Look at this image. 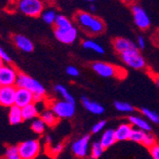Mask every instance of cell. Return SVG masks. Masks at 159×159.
Here are the masks:
<instances>
[{
  "label": "cell",
  "instance_id": "obj_1",
  "mask_svg": "<svg viewBox=\"0 0 159 159\" xmlns=\"http://www.w3.org/2000/svg\"><path fill=\"white\" fill-rule=\"evenodd\" d=\"M75 20L82 31L89 34H100L106 29V25L102 19L87 11H77L75 16Z\"/></svg>",
  "mask_w": 159,
  "mask_h": 159
},
{
  "label": "cell",
  "instance_id": "obj_2",
  "mask_svg": "<svg viewBox=\"0 0 159 159\" xmlns=\"http://www.w3.org/2000/svg\"><path fill=\"white\" fill-rule=\"evenodd\" d=\"M16 87L32 92L34 94V102H40L41 100L44 99L46 94V90L42 84H40L37 80L31 77L30 75L23 73H19Z\"/></svg>",
  "mask_w": 159,
  "mask_h": 159
},
{
  "label": "cell",
  "instance_id": "obj_3",
  "mask_svg": "<svg viewBox=\"0 0 159 159\" xmlns=\"http://www.w3.org/2000/svg\"><path fill=\"white\" fill-rule=\"evenodd\" d=\"M92 68L98 75L106 78L116 77L119 79H123L127 75V71L124 69L105 62H94L93 63Z\"/></svg>",
  "mask_w": 159,
  "mask_h": 159
},
{
  "label": "cell",
  "instance_id": "obj_4",
  "mask_svg": "<svg viewBox=\"0 0 159 159\" xmlns=\"http://www.w3.org/2000/svg\"><path fill=\"white\" fill-rule=\"evenodd\" d=\"M17 7L22 13L30 17H38L44 11V3L41 0H20Z\"/></svg>",
  "mask_w": 159,
  "mask_h": 159
},
{
  "label": "cell",
  "instance_id": "obj_5",
  "mask_svg": "<svg viewBox=\"0 0 159 159\" xmlns=\"http://www.w3.org/2000/svg\"><path fill=\"white\" fill-rule=\"evenodd\" d=\"M17 148L21 159H34L40 152V143L35 139L26 140L21 142Z\"/></svg>",
  "mask_w": 159,
  "mask_h": 159
},
{
  "label": "cell",
  "instance_id": "obj_6",
  "mask_svg": "<svg viewBox=\"0 0 159 159\" xmlns=\"http://www.w3.org/2000/svg\"><path fill=\"white\" fill-rule=\"evenodd\" d=\"M120 57L122 61L129 67H131L135 70H142L146 67L145 59L143 58V56L140 54L137 49L129 50L122 54H120Z\"/></svg>",
  "mask_w": 159,
  "mask_h": 159
},
{
  "label": "cell",
  "instance_id": "obj_7",
  "mask_svg": "<svg viewBox=\"0 0 159 159\" xmlns=\"http://www.w3.org/2000/svg\"><path fill=\"white\" fill-rule=\"evenodd\" d=\"M50 109L56 114V116L59 119L70 118L74 116L75 112V104L67 102L65 100H58L52 102Z\"/></svg>",
  "mask_w": 159,
  "mask_h": 159
},
{
  "label": "cell",
  "instance_id": "obj_8",
  "mask_svg": "<svg viewBox=\"0 0 159 159\" xmlns=\"http://www.w3.org/2000/svg\"><path fill=\"white\" fill-rule=\"evenodd\" d=\"M19 71L10 64H5L0 69V85L3 86H16L18 78Z\"/></svg>",
  "mask_w": 159,
  "mask_h": 159
},
{
  "label": "cell",
  "instance_id": "obj_9",
  "mask_svg": "<svg viewBox=\"0 0 159 159\" xmlns=\"http://www.w3.org/2000/svg\"><path fill=\"white\" fill-rule=\"evenodd\" d=\"M133 16L135 25L141 30H147L151 26V19L146 11L139 5H134L132 8Z\"/></svg>",
  "mask_w": 159,
  "mask_h": 159
},
{
  "label": "cell",
  "instance_id": "obj_10",
  "mask_svg": "<svg viewBox=\"0 0 159 159\" xmlns=\"http://www.w3.org/2000/svg\"><path fill=\"white\" fill-rule=\"evenodd\" d=\"M16 86H3L0 87V105L3 107H12L16 104Z\"/></svg>",
  "mask_w": 159,
  "mask_h": 159
},
{
  "label": "cell",
  "instance_id": "obj_11",
  "mask_svg": "<svg viewBox=\"0 0 159 159\" xmlns=\"http://www.w3.org/2000/svg\"><path fill=\"white\" fill-rule=\"evenodd\" d=\"M89 143H90V135H85L78 140L75 141L71 145V151L74 154L79 158H85L88 154L89 151Z\"/></svg>",
  "mask_w": 159,
  "mask_h": 159
},
{
  "label": "cell",
  "instance_id": "obj_12",
  "mask_svg": "<svg viewBox=\"0 0 159 159\" xmlns=\"http://www.w3.org/2000/svg\"><path fill=\"white\" fill-rule=\"evenodd\" d=\"M35 103L34 102V94L26 89L17 88L16 94V106L19 108H24L30 104Z\"/></svg>",
  "mask_w": 159,
  "mask_h": 159
},
{
  "label": "cell",
  "instance_id": "obj_13",
  "mask_svg": "<svg viewBox=\"0 0 159 159\" xmlns=\"http://www.w3.org/2000/svg\"><path fill=\"white\" fill-rule=\"evenodd\" d=\"M54 35L56 39L64 43V44H71L77 37V29L74 26L67 30H57L54 29Z\"/></svg>",
  "mask_w": 159,
  "mask_h": 159
},
{
  "label": "cell",
  "instance_id": "obj_14",
  "mask_svg": "<svg viewBox=\"0 0 159 159\" xmlns=\"http://www.w3.org/2000/svg\"><path fill=\"white\" fill-rule=\"evenodd\" d=\"M113 44V48L116 51V52H118L119 54H122L123 52L129 51V50H134V49H137L136 44L131 40H129L127 38H123V37H117L115 38L112 41Z\"/></svg>",
  "mask_w": 159,
  "mask_h": 159
},
{
  "label": "cell",
  "instance_id": "obj_15",
  "mask_svg": "<svg viewBox=\"0 0 159 159\" xmlns=\"http://www.w3.org/2000/svg\"><path fill=\"white\" fill-rule=\"evenodd\" d=\"M13 42L19 50L25 52H32L34 49V43L28 37L22 34L13 35Z\"/></svg>",
  "mask_w": 159,
  "mask_h": 159
},
{
  "label": "cell",
  "instance_id": "obj_16",
  "mask_svg": "<svg viewBox=\"0 0 159 159\" xmlns=\"http://www.w3.org/2000/svg\"><path fill=\"white\" fill-rule=\"evenodd\" d=\"M81 102L87 111H89L93 114H102L104 112V107L102 105L97 102H94V101H92L88 97L82 96Z\"/></svg>",
  "mask_w": 159,
  "mask_h": 159
},
{
  "label": "cell",
  "instance_id": "obj_17",
  "mask_svg": "<svg viewBox=\"0 0 159 159\" xmlns=\"http://www.w3.org/2000/svg\"><path fill=\"white\" fill-rule=\"evenodd\" d=\"M133 126L131 124L124 123L117 127L115 129V136H116L117 141H125L129 140L131 137L132 132H133Z\"/></svg>",
  "mask_w": 159,
  "mask_h": 159
},
{
  "label": "cell",
  "instance_id": "obj_18",
  "mask_svg": "<svg viewBox=\"0 0 159 159\" xmlns=\"http://www.w3.org/2000/svg\"><path fill=\"white\" fill-rule=\"evenodd\" d=\"M116 136H115V129H106V131L103 133L102 136H101L100 139V143L101 145L103 146V148L106 150L111 146H113L115 143H116Z\"/></svg>",
  "mask_w": 159,
  "mask_h": 159
},
{
  "label": "cell",
  "instance_id": "obj_19",
  "mask_svg": "<svg viewBox=\"0 0 159 159\" xmlns=\"http://www.w3.org/2000/svg\"><path fill=\"white\" fill-rule=\"evenodd\" d=\"M40 118L46 124V126L49 127H54L59 122V118L56 116V114L51 109H46L43 111L40 115Z\"/></svg>",
  "mask_w": 159,
  "mask_h": 159
},
{
  "label": "cell",
  "instance_id": "obj_20",
  "mask_svg": "<svg viewBox=\"0 0 159 159\" xmlns=\"http://www.w3.org/2000/svg\"><path fill=\"white\" fill-rule=\"evenodd\" d=\"M129 120L132 126L136 127L138 129H141V131H144L146 133H150L152 131L151 125L146 120H144L143 118H141L139 116H136V115H131V116L129 117Z\"/></svg>",
  "mask_w": 159,
  "mask_h": 159
},
{
  "label": "cell",
  "instance_id": "obj_21",
  "mask_svg": "<svg viewBox=\"0 0 159 159\" xmlns=\"http://www.w3.org/2000/svg\"><path fill=\"white\" fill-rule=\"evenodd\" d=\"M9 121L11 125H17L24 121L22 116V109L17 106H12L9 111Z\"/></svg>",
  "mask_w": 159,
  "mask_h": 159
},
{
  "label": "cell",
  "instance_id": "obj_22",
  "mask_svg": "<svg viewBox=\"0 0 159 159\" xmlns=\"http://www.w3.org/2000/svg\"><path fill=\"white\" fill-rule=\"evenodd\" d=\"M38 109L35 103L30 104L24 108H22V116L24 120H32L36 119L38 117Z\"/></svg>",
  "mask_w": 159,
  "mask_h": 159
},
{
  "label": "cell",
  "instance_id": "obj_23",
  "mask_svg": "<svg viewBox=\"0 0 159 159\" xmlns=\"http://www.w3.org/2000/svg\"><path fill=\"white\" fill-rule=\"evenodd\" d=\"M73 27L74 25L69 18L62 16V14L57 16L56 20L54 22V29H57V30H67V29H70Z\"/></svg>",
  "mask_w": 159,
  "mask_h": 159
},
{
  "label": "cell",
  "instance_id": "obj_24",
  "mask_svg": "<svg viewBox=\"0 0 159 159\" xmlns=\"http://www.w3.org/2000/svg\"><path fill=\"white\" fill-rule=\"evenodd\" d=\"M82 45L85 49L87 50H92L97 53H100V54H103L104 53V49L102 46H100L97 42L93 41V40H91V39H87L85 41H83Z\"/></svg>",
  "mask_w": 159,
  "mask_h": 159
},
{
  "label": "cell",
  "instance_id": "obj_25",
  "mask_svg": "<svg viewBox=\"0 0 159 159\" xmlns=\"http://www.w3.org/2000/svg\"><path fill=\"white\" fill-rule=\"evenodd\" d=\"M55 91L58 93L63 98H64V100L65 101H67V102H70V103H73V104H75V98L73 97V95H71L69 92H68V90L65 88L64 86H62V85H56L55 86Z\"/></svg>",
  "mask_w": 159,
  "mask_h": 159
},
{
  "label": "cell",
  "instance_id": "obj_26",
  "mask_svg": "<svg viewBox=\"0 0 159 159\" xmlns=\"http://www.w3.org/2000/svg\"><path fill=\"white\" fill-rule=\"evenodd\" d=\"M57 16H58V14H56V11L54 10H47V11H43L41 17L45 23H47L49 25H52V24H54Z\"/></svg>",
  "mask_w": 159,
  "mask_h": 159
},
{
  "label": "cell",
  "instance_id": "obj_27",
  "mask_svg": "<svg viewBox=\"0 0 159 159\" xmlns=\"http://www.w3.org/2000/svg\"><path fill=\"white\" fill-rule=\"evenodd\" d=\"M31 129H33V132H34L37 134H42L45 132L46 129V124L43 122V120L40 117H37L36 119H34L31 125Z\"/></svg>",
  "mask_w": 159,
  "mask_h": 159
},
{
  "label": "cell",
  "instance_id": "obj_28",
  "mask_svg": "<svg viewBox=\"0 0 159 159\" xmlns=\"http://www.w3.org/2000/svg\"><path fill=\"white\" fill-rule=\"evenodd\" d=\"M146 134H147L146 132L141 131V129H134L132 132V134H131V137H129V140L142 144L144 139H145Z\"/></svg>",
  "mask_w": 159,
  "mask_h": 159
},
{
  "label": "cell",
  "instance_id": "obj_29",
  "mask_svg": "<svg viewBox=\"0 0 159 159\" xmlns=\"http://www.w3.org/2000/svg\"><path fill=\"white\" fill-rule=\"evenodd\" d=\"M141 112L144 114V116H146L149 120H151L154 124H159V114L152 110H149L147 108H142Z\"/></svg>",
  "mask_w": 159,
  "mask_h": 159
},
{
  "label": "cell",
  "instance_id": "obj_30",
  "mask_svg": "<svg viewBox=\"0 0 159 159\" xmlns=\"http://www.w3.org/2000/svg\"><path fill=\"white\" fill-rule=\"evenodd\" d=\"M114 107L117 111L121 112H132L134 111V108L133 107V105L127 102H123V101H115Z\"/></svg>",
  "mask_w": 159,
  "mask_h": 159
},
{
  "label": "cell",
  "instance_id": "obj_31",
  "mask_svg": "<svg viewBox=\"0 0 159 159\" xmlns=\"http://www.w3.org/2000/svg\"><path fill=\"white\" fill-rule=\"evenodd\" d=\"M105 149L103 148V146L101 145L100 142H94L92 146V151H91V156L93 159H97L99 158L102 153L104 152Z\"/></svg>",
  "mask_w": 159,
  "mask_h": 159
},
{
  "label": "cell",
  "instance_id": "obj_32",
  "mask_svg": "<svg viewBox=\"0 0 159 159\" xmlns=\"http://www.w3.org/2000/svg\"><path fill=\"white\" fill-rule=\"evenodd\" d=\"M19 156L18 153V148L17 146H8L6 149V152H5V159H13V158H16Z\"/></svg>",
  "mask_w": 159,
  "mask_h": 159
},
{
  "label": "cell",
  "instance_id": "obj_33",
  "mask_svg": "<svg viewBox=\"0 0 159 159\" xmlns=\"http://www.w3.org/2000/svg\"><path fill=\"white\" fill-rule=\"evenodd\" d=\"M155 144H157L155 136L153 134H152L147 133V134L145 136V139H144V141L142 143V145H144L145 147L151 149L152 147H153L155 145Z\"/></svg>",
  "mask_w": 159,
  "mask_h": 159
},
{
  "label": "cell",
  "instance_id": "obj_34",
  "mask_svg": "<svg viewBox=\"0 0 159 159\" xmlns=\"http://www.w3.org/2000/svg\"><path fill=\"white\" fill-rule=\"evenodd\" d=\"M63 149H64V145H63L62 143H59V144H56V145L53 146V147L49 148L48 149V152H49V154L51 156L54 157V156L58 155L63 151Z\"/></svg>",
  "mask_w": 159,
  "mask_h": 159
},
{
  "label": "cell",
  "instance_id": "obj_35",
  "mask_svg": "<svg viewBox=\"0 0 159 159\" xmlns=\"http://www.w3.org/2000/svg\"><path fill=\"white\" fill-rule=\"evenodd\" d=\"M106 126V121L104 120H101V121H98L97 123H95L93 126V129H92V132L93 134H98L100 133L102 129L105 128Z\"/></svg>",
  "mask_w": 159,
  "mask_h": 159
},
{
  "label": "cell",
  "instance_id": "obj_36",
  "mask_svg": "<svg viewBox=\"0 0 159 159\" xmlns=\"http://www.w3.org/2000/svg\"><path fill=\"white\" fill-rule=\"evenodd\" d=\"M150 153L152 159H159V144L158 143L150 149Z\"/></svg>",
  "mask_w": 159,
  "mask_h": 159
},
{
  "label": "cell",
  "instance_id": "obj_37",
  "mask_svg": "<svg viewBox=\"0 0 159 159\" xmlns=\"http://www.w3.org/2000/svg\"><path fill=\"white\" fill-rule=\"evenodd\" d=\"M66 71H67V74L70 76H78L79 75V70H77V68L74 67V66H69L67 69H66Z\"/></svg>",
  "mask_w": 159,
  "mask_h": 159
},
{
  "label": "cell",
  "instance_id": "obj_38",
  "mask_svg": "<svg viewBox=\"0 0 159 159\" xmlns=\"http://www.w3.org/2000/svg\"><path fill=\"white\" fill-rule=\"evenodd\" d=\"M0 58L4 61V63L6 62L7 64H10L11 62V57L9 56V54L1 47H0Z\"/></svg>",
  "mask_w": 159,
  "mask_h": 159
},
{
  "label": "cell",
  "instance_id": "obj_39",
  "mask_svg": "<svg viewBox=\"0 0 159 159\" xmlns=\"http://www.w3.org/2000/svg\"><path fill=\"white\" fill-rule=\"evenodd\" d=\"M136 46L139 47L140 49H144L146 46V41L144 39V37L142 36H138L137 38V42H136Z\"/></svg>",
  "mask_w": 159,
  "mask_h": 159
},
{
  "label": "cell",
  "instance_id": "obj_40",
  "mask_svg": "<svg viewBox=\"0 0 159 159\" xmlns=\"http://www.w3.org/2000/svg\"><path fill=\"white\" fill-rule=\"evenodd\" d=\"M153 42L156 46L159 47V31H157L153 35Z\"/></svg>",
  "mask_w": 159,
  "mask_h": 159
},
{
  "label": "cell",
  "instance_id": "obj_41",
  "mask_svg": "<svg viewBox=\"0 0 159 159\" xmlns=\"http://www.w3.org/2000/svg\"><path fill=\"white\" fill-rule=\"evenodd\" d=\"M152 78H153V80H154V82H155V84H156V86L158 87V89H159V76H152Z\"/></svg>",
  "mask_w": 159,
  "mask_h": 159
},
{
  "label": "cell",
  "instance_id": "obj_42",
  "mask_svg": "<svg viewBox=\"0 0 159 159\" xmlns=\"http://www.w3.org/2000/svg\"><path fill=\"white\" fill-rule=\"evenodd\" d=\"M90 10H91L93 12H95V11H96V8H95V6H94V5H91V6H90Z\"/></svg>",
  "mask_w": 159,
  "mask_h": 159
},
{
  "label": "cell",
  "instance_id": "obj_43",
  "mask_svg": "<svg viewBox=\"0 0 159 159\" xmlns=\"http://www.w3.org/2000/svg\"><path fill=\"white\" fill-rule=\"evenodd\" d=\"M46 141H47V144H50L52 142V138L50 136H47L46 137Z\"/></svg>",
  "mask_w": 159,
  "mask_h": 159
},
{
  "label": "cell",
  "instance_id": "obj_44",
  "mask_svg": "<svg viewBox=\"0 0 159 159\" xmlns=\"http://www.w3.org/2000/svg\"><path fill=\"white\" fill-rule=\"evenodd\" d=\"M4 65H5L4 61H3V60H2L1 58H0V69H1V68H2V67L4 66Z\"/></svg>",
  "mask_w": 159,
  "mask_h": 159
},
{
  "label": "cell",
  "instance_id": "obj_45",
  "mask_svg": "<svg viewBox=\"0 0 159 159\" xmlns=\"http://www.w3.org/2000/svg\"><path fill=\"white\" fill-rule=\"evenodd\" d=\"M0 87H1V85H0Z\"/></svg>",
  "mask_w": 159,
  "mask_h": 159
}]
</instances>
